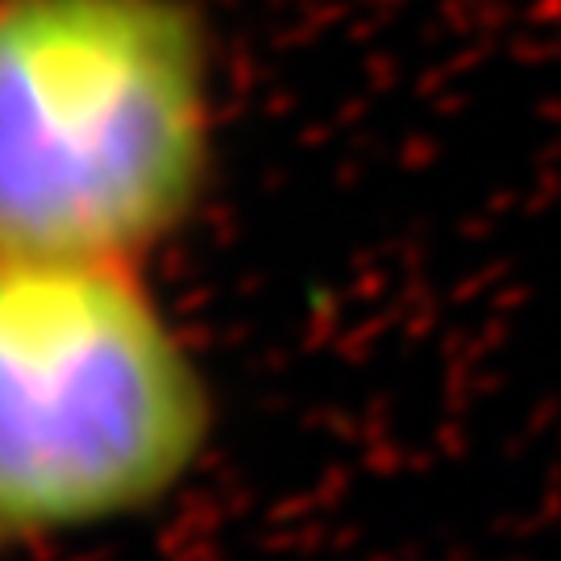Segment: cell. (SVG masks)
Here are the masks:
<instances>
[{
  "instance_id": "1",
  "label": "cell",
  "mask_w": 561,
  "mask_h": 561,
  "mask_svg": "<svg viewBox=\"0 0 561 561\" xmlns=\"http://www.w3.org/2000/svg\"><path fill=\"white\" fill-rule=\"evenodd\" d=\"M221 67L196 0H0V262H134L217 175Z\"/></svg>"
},
{
  "instance_id": "2",
  "label": "cell",
  "mask_w": 561,
  "mask_h": 561,
  "mask_svg": "<svg viewBox=\"0 0 561 561\" xmlns=\"http://www.w3.org/2000/svg\"><path fill=\"white\" fill-rule=\"evenodd\" d=\"M217 408L134 262H0V549L150 516Z\"/></svg>"
}]
</instances>
